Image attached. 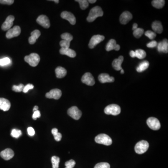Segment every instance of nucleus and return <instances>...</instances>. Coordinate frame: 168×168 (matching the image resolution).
<instances>
[{"label": "nucleus", "instance_id": "f257e3e1", "mask_svg": "<svg viewBox=\"0 0 168 168\" xmlns=\"http://www.w3.org/2000/svg\"><path fill=\"white\" fill-rule=\"evenodd\" d=\"M103 11L102 9L99 6H95L92 8L90 11L87 21L88 22H93L98 17L103 16Z\"/></svg>", "mask_w": 168, "mask_h": 168}, {"label": "nucleus", "instance_id": "f03ea898", "mask_svg": "<svg viewBox=\"0 0 168 168\" xmlns=\"http://www.w3.org/2000/svg\"><path fill=\"white\" fill-rule=\"evenodd\" d=\"M25 61L29 64L30 66L36 67L38 65L40 60V57L37 53H32L29 56H26L24 57Z\"/></svg>", "mask_w": 168, "mask_h": 168}, {"label": "nucleus", "instance_id": "7ed1b4c3", "mask_svg": "<svg viewBox=\"0 0 168 168\" xmlns=\"http://www.w3.org/2000/svg\"><path fill=\"white\" fill-rule=\"evenodd\" d=\"M95 141L97 144L106 146L110 145L112 144V140L110 137L104 134H99L95 137Z\"/></svg>", "mask_w": 168, "mask_h": 168}, {"label": "nucleus", "instance_id": "20e7f679", "mask_svg": "<svg viewBox=\"0 0 168 168\" xmlns=\"http://www.w3.org/2000/svg\"><path fill=\"white\" fill-rule=\"evenodd\" d=\"M149 147V144L148 141L144 140H142L137 143L135 146L134 149L136 153L138 154H142L144 153L148 150Z\"/></svg>", "mask_w": 168, "mask_h": 168}, {"label": "nucleus", "instance_id": "39448f33", "mask_svg": "<svg viewBox=\"0 0 168 168\" xmlns=\"http://www.w3.org/2000/svg\"><path fill=\"white\" fill-rule=\"evenodd\" d=\"M121 109L119 106L116 104H111L106 107L104 109L105 113L108 115L117 116L120 114Z\"/></svg>", "mask_w": 168, "mask_h": 168}, {"label": "nucleus", "instance_id": "423d86ee", "mask_svg": "<svg viewBox=\"0 0 168 168\" xmlns=\"http://www.w3.org/2000/svg\"><path fill=\"white\" fill-rule=\"evenodd\" d=\"M67 113L70 116L76 120H79L82 116V112L76 106L70 108L67 111Z\"/></svg>", "mask_w": 168, "mask_h": 168}, {"label": "nucleus", "instance_id": "0eeeda50", "mask_svg": "<svg viewBox=\"0 0 168 168\" xmlns=\"http://www.w3.org/2000/svg\"><path fill=\"white\" fill-rule=\"evenodd\" d=\"M147 124L149 128L154 130H157L161 128L160 121L155 117H150L147 121Z\"/></svg>", "mask_w": 168, "mask_h": 168}, {"label": "nucleus", "instance_id": "6e6552de", "mask_svg": "<svg viewBox=\"0 0 168 168\" xmlns=\"http://www.w3.org/2000/svg\"><path fill=\"white\" fill-rule=\"evenodd\" d=\"M105 37L102 35H94L90 39L88 46L90 49L94 48L98 44L101 43L104 40Z\"/></svg>", "mask_w": 168, "mask_h": 168}, {"label": "nucleus", "instance_id": "1a4fd4ad", "mask_svg": "<svg viewBox=\"0 0 168 168\" xmlns=\"http://www.w3.org/2000/svg\"><path fill=\"white\" fill-rule=\"evenodd\" d=\"M21 32V30L20 27L19 26H15L13 28L8 30L6 36L8 39L17 37L20 35Z\"/></svg>", "mask_w": 168, "mask_h": 168}, {"label": "nucleus", "instance_id": "9d476101", "mask_svg": "<svg viewBox=\"0 0 168 168\" xmlns=\"http://www.w3.org/2000/svg\"><path fill=\"white\" fill-rule=\"evenodd\" d=\"M81 81L84 84L90 86H93L95 84V80L93 76L90 73H86L83 75Z\"/></svg>", "mask_w": 168, "mask_h": 168}, {"label": "nucleus", "instance_id": "9b49d317", "mask_svg": "<svg viewBox=\"0 0 168 168\" xmlns=\"http://www.w3.org/2000/svg\"><path fill=\"white\" fill-rule=\"evenodd\" d=\"M62 96V92L58 89H53L45 94V96L49 99H54L58 100Z\"/></svg>", "mask_w": 168, "mask_h": 168}, {"label": "nucleus", "instance_id": "f8f14e48", "mask_svg": "<svg viewBox=\"0 0 168 168\" xmlns=\"http://www.w3.org/2000/svg\"><path fill=\"white\" fill-rule=\"evenodd\" d=\"M61 17L63 19H65L72 25H74L76 22V19L75 16L72 13L68 11H63L61 14Z\"/></svg>", "mask_w": 168, "mask_h": 168}, {"label": "nucleus", "instance_id": "ddd939ff", "mask_svg": "<svg viewBox=\"0 0 168 168\" xmlns=\"http://www.w3.org/2000/svg\"><path fill=\"white\" fill-rule=\"evenodd\" d=\"M37 22L41 26L45 28L48 29L50 27V22L49 19L47 16L45 15H41L39 16L37 19Z\"/></svg>", "mask_w": 168, "mask_h": 168}, {"label": "nucleus", "instance_id": "4468645a", "mask_svg": "<svg viewBox=\"0 0 168 168\" xmlns=\"http://www.w3.org/2000/svg\"><path fill=\"white\" fill-rule=\"evenodd\" d=\"M15 20V17L13 16H8L6 19L5 21L2 24L1 29L4 31L9 30L13 25V22Z\"/></svg>", "mask_w": 168, "mask_h": 168}, {"label": "nucleus", "instance_id": "2eb2a0df", "mask_svg": "<svg viewBox=\"0 0 168 168\" xmlns=\"http://www.w3.org/2000/svg\"><path fill=\"white\" fill-rule=\"evenodd\" d=\"M132 15L129 11H125L120 16V22L122 24H126L132 19Z\"/></svg>", "mask_w": 168, "mask_h": 168}, {"label": "nucleus", "instance_id": "dca6fc26", "mask_svg": "<svg viewBox=\"0 0 168 168\" xmlns=\"http://www.w3.org/2000/svg\"><path fill=\"white\" fill-rule=\"evenodd\" d=\"M0 156L5 160H9L13 157L14 152L12 149L8 148L1 151L0 153Z\"/></svg>", "mask_w": 168, "mask_h": 168}, {"label": "nucleus", "instance_id": "f3484780", "mask_svg": "<svg viewBox=\"0 0 168 168\" xmlns=\"http://www.w3.org/2000/svg\"><path fill=\"white\" fill-rule=\"evenodd\" d=\"M157 50L159 52L167 53L168 52V41L167 39L159 42L157 45Z\"/></svg>", "mask_w": 168, "mask_h": 168}, {"label": "nucleus", "instance_id": "a211bd4d", "mask_svg": "<svg viewBox=\"0 0 168 168\" xmlns=\"http://www.w3.org/2000/svg\"><path fill=\"white\" fill-rule=\"evenodd\" d=\"M106 49L108 52H109L110 50H113L118 51L120 50V46L116 44V42L114 39H110L108 42V44L106 45Z\"/></svg>", "mask_w": 168, "mask_h": 168}, {"label": "nucleus", "instance_id": "6ab92c4d", "mask_svg": "<svg viewBox=\"0 0 168 168\" xmlns=\"http://www.w3.org/2000/svg\"><path fill=\"white\" fill-rule=\"evenodd\" d=\"M100 82L102 83H111L114 81V78L107 73H101L98 77Z\"/></svg>", "mask_w": 168, "mask_h": 168}, {"label": "nucleus", "instance_id": "aec40b11", "mask_svg": "<svg viewBox=\"0 0 168 168\" xmlns=\"http://www.w3.org/2000/svg\"><path fill=\"white\" fill-rule=\"evenodd\" d=\"M123 60L124 57L122 56H120L118 58L115 59L112 63L113 68L116 71H121L123 69L121 67V64L123 62Z\"/></svg>", "mask_w": 168, "mask_h": 168}, {"label": "nucleus", "instance_id": "412c9836", "mask_svg": "<svg viewBox=\"0 0 168 168\" xmlns=\"http://www.w3.org/2000/svg\"><path fill=\"white\" fill-rule=\"evenodd\" d=\"M11 106L10 101L7 99L0 98V109L4 111H7L9 110Z\"/></svg>", "mask_w": 168, "mask_h": 168}, {"label": "nucleus", "instance_id": "4be33fe9", "mask_svg": "<svg viewBox=\"0 0 168 168\" xmlns=\"http://www.w3.org/2000/svg\"><path fill=\"white\" fill-rule=\"evenodd\" d=\"M41 35V32L38 29L34 30L31 33V36L29 38V42L31 45L35 44L37 39Z\"/></svg>", "mask_w": 168, "mask_h": 168}, {"label": "nucleus", "instance_id": "5701e85b", "mask_svg": "<svg viewBox=\"0 0 168 168\" xmlns=\"http://www.w3.org/2000/svg\"><path fill=\"white\" fill-rule=\"evenodd\" d=\"M62 55H65L70 57H74L76 56V53L74 50L70 48H61L60 50Z\"/></svg>", "mask_w": 168, "mask_h": 168}, {"label": "nucleus", "instance_id": "b1692460", "mask_svg": "<svg viewBox=\"0 0 168 168\" xmlns=\"http://www.w3.org/2000/svg\"><path fill=\"white\" fill-rule=\"evenodd\" d=\"M152 28L154 32L161 34L163 31V27L160 22L156 21L152 24Z\"/></svg>", "mask_w": 168, "mask_h": 168}, {"label": "nucleus", "instance_id": "393cba45", "mask_svg": "<svg viewBox=\"0 0 168 168\" xmlns=\"http://www.w3.org/2000/svg\"><path fill=\"white\" fill-rule=\"evenodd\" d=\"M56 77L57 78H61L65 77L67 74V71L65 68L61 66H58L55 69Z\"/></svg>", "mask_w": 168, "mask_h": 168}, {"label": "nucleus", "instance_id": "a878e982", "mask_svg": "<svg viewBox=\"0 0 168 168\" xmlns=\"http://www.w3.org/2000/svg\"><path fill=\"white\" fill-rule=\"evenodd\" d=\"M149 63L148 61H144L139 64V66L136 68L137 72L138 73H141L145 71L149 66Z\"/></svg>", "mask_w": 168, "mask_h": 168}, {"label": "nucleus", "instance_id": "bb28decb", "mask_svg": "<svg viewBox=\"0 0 168 168\" xmlns=\"http://www.w3.org/2000/svg\"><path fill=\"white\" fill-rule=\"evenodd\" d=\"M153 6L155 8L160 9L164 7L165 4V1L164 0H154L151 2Z\"/></svg>", "mask_w": 168, "mask_h": 168}, {"label": "nucleus", "instance_id": "cd10ccee", "mask_svg": "<svg viewBox=\"0 0 168 168\" xmlns=\"http://www.w3.org/2000/svg\"><path fill=\"white\" fill-rule=\"evenodd\" d=\"M134 52H135V54H136V57L139 58L140 60L144 59L146 56V53L143 50H137Z\"/></svg>", "mask_w": 168, "mask_h": 168}, {"label": "nucleus", "instance_id": "c85d7f7f", "mask_svg": "<svg viewBox=\"0 0 168 168\" xmlns=\"http://www.w3.org/2000/svg\"><path fill=\"white\" fill-rule=\"evenodd\" d=\"M52 134L54 136V139L56 140V141H60L62 139L61 134L58 132V129L56 128L53 129L52 130Z\"/></svg>", "mask_w": 168, "mask_h": 168}, {"label": "nucleus", "instance_id": "c756f323", "mask_svg": "<svg viewBox=\"0 0 168 168\" xmlns=\"http://www.w3.org/2000/svg\"><path fill=\"white\" fill-rule=\"evenodd\" d=\"M52 168H59V164L60 162V158L56 156H53L52 157Z\"/></svg>", "mask_w": 168, "mask_h": 168}, {"label": "nucleus", "instance_id": "7c9ffc66", "mask_svg": "<svg viewBox=\"0 0 168 168\" xmlns=\"http://www.w3.org/2000/svg\"><path fill=\"white\" fill-rule=\"evenodd\" d=\"M144 29L142 28H137L136 29L134 30L133 35L134 37L137 38L141 37L144 34Z\"/></svg>", "mask_w": 168, "mask_h": 168}, {"label": "nucleus", "instance_id": "2f4dec72", "mask_svg": "<svg viewBox=\"0 0 168 168\" xmlns=\"http://www.w3.org/2000/svg\"><path fill=\"white\" fill-rule=\"evenodd\" d=\"M75 1L79 3L80 7L83 10H85L88 7L89 3L88 2V1H86V0H76Z\"/></svg>", "mask_w": 168, "mask_h": 168}, {"label": "nucleus", "instance_id": "473e14b6", "mask_svg": "<svg viewBox=\"0 0 168 168\" xmlns=\"http://www.w3.org/2000/svg\"><path fill=\"white\" fill-rule=\"evenodd\" d=\"M61 37L62 39L64 40L69 42H71V41H72L73 39V36L68 33H65L62 34L61 36Z\"/></svg>", "mask_w": 168, "mask_h": 168}, {"label": "nucleus", "instance_id": "72a5a7b5", "mask_svg": "<svg viewBox=\"0 0 168 168\" xmlns=\"http://www.w3.org/2000/svg\"><path fill=\"white\" fill-rule=\"evenodd\" d=\"M22 134V131L17 129H13L11 131V136L14 138H18Z\"/></svg>", "mask_w": 168, "mask_h": 168}, {"label": "nucleus", "instance_id": "f704fd0d", "mask_svg": "<svg viewBox=\"0 0 168 168\" xmlns=\"http://www.w3.org/2000/svg\"><path fill=\"white\" fill-rule=\"evenodd\" d=\"M145 35L151 40L154 39L157 36L156 33L151 30H147V32L145 33Z\"/></svg>", "mask_w": 168, "mask_h": 168}, {"label": "nucleus", "instance_id": "c9c22d12", "mask_svg": "<svg viewBox=\"0 0 168 168\" xmlns=\"http://www.w3.org/2000/svg\"><path fill=\"white\" fill-rule=\"evenodd\" d=\"M24 87V86L22 84H20L18 85H14L12 87V90L16 92L20 93L23 91Z\"/></svg>", "mask_w": 168, "mask_h": 168}, {"label": "nucleus", "instance_id": "e433bc0d", "mask_svg": "<svg viewBox=\"0 0 168 168\" xmlns=\"http://www.w3.org/2000/svg\"><path fill=\"white\" fill-rule=\"evenodd\" d=\"M94 168H110V165L108 162H100L97 164Z\"/></svg>", "mask_w": 168, "mask_h": 168}, {"label": "nucleus", "instance_id": "4c0bfd02", "mask_svg": "<svg viewBox=\"0 0 168 168\" xmlns=\"http://www.w3.org/2000/svg\"><path fill=\"white\" fill-rule=\"evenodd\" d=\"M76 164V162L73 160H70L65 163V168H73Z\"/></svg>", "mask_w": 168, "mask_h": 168}, {"label": "nucleus", "instance_id": "58836bf2", "mask_svg": "<svg viewBox=\"0 0 168 168\" xmlns=\"http://www.w3.org/2000/svg\"><path fill=\"white\" fill-rule=\"evenodd\" d=\"M60 45L63 48H69L70 42L62 40L60 42Z\"/></svg>", "mask_w": 168, "mask_h": 168}, {"label": "nucleus", "instance_id": "ea45409f", "mask_svg": "<svg viewBox=\"0 0 168 168\" xmlns=\"http://www.w3.org/2000/svg\"><path fill=\"white\" fill-rule=\"evenodd\" d=\"M10 63V60L9 57H5L0 60V65L4 66L7 65Z\"/></svg>", "mask_w": 168, "mask_h": 168}, {"label": "nucleus", "instance_id": "a19ab883", "mask_svg": "<svg viewBox=\"0 0 168 168\" xmlns=\"http://www.w3.org/2000/svg\"><path fill=\"white\" fill-rule=\"evenodd\" d=\"M34 85L32 84H29L27 85L24 87V89L22 92H24V93H28V91H29V90L33 89Z\"/></svg>", "mask_w": 168, "mask_h": 168}, {"label": "nucleus", "instance_id": "79ce46f5", "mask_svg": "<svg viewBox=\"0 0 168 168\" xmlns=\"http://www.w3.org/2000/svg\"><path fill=\"white\" fill-rule=\"evenodd\" d=\"M158 43L156 41L153 40L152 41L149 42V43L147 44V46L148 48H155V47H157Z\"/></svg>", "mask_w": 168, "mask_h": 168}, {"label": "nucleus", "instance_id": "37998d69", "mask_svg": "<svg viewBox=\"0 0 168 168\" xmlns=\"http://www.w3.org/2000/svg\"><path fill=\"white\" fill-rule=\"evenodd\" d=\"M14 1V0H0V4H3L10 5L13 4Z\"/></svg>", "mask_w": 168, "mask_h": 168}, {"label": "nucleus", "instance_id": "c03bdc74", "mask_svg": "<svg viewBox=\"0 0 168 168\" xmlns=\"http://www.w3.org/2000/svg\"><path fill=\"white\" fill-rule=\"evenodd\" d=\"M41 113L40 112L39 110L35 111L34 112L32 116V118L33 120H36L38 118L40 117Z\"/></svg>", "mask_w": 168, "mask_h": 168}, {"label": "nucleus", "instance_id": "a18cd8bd", "mask_svg": "<svg viewBox=\"0 0 168 168\" xmlns=\"http://www.w3.org/2000/svg\"><path fill=\"white\" fill-rule=\"evenodd\" d=\"M27 131H28V134L29 136H34L35 134V130L32 127H29L27 129Z\"/></svg>", "mask_w": 168, "mask_h": 168}, {"label": "nucleus", "instance_id": "49530a36", "mask_svg": "<svg viewBox=\"0 0 168 168\" xmlns=\"http://www.w3.org/2000/svg\"><path fill=\"white\" fill-rule=\"evenodd\" d=\"M130 56L131 57H133V58H134V57H136V54H135V52L133 51V50H131V52H130Z\"/></svg>", "mask_w": 168, "mask_h": 168}, {"label": "nucleus", "instance_id": "de8ad7c7", "mask_svg": "<svg viewBox=\"0 0 168 168\" xmlns=\"http://www.w3.org/2000/svg\"><path fill=\"white\" fill-rule=\"evenodd\" d=\"M138 28V24L136 23H134L133 25L132 29L133 30H135L137 28Z\"/></svg>", "mask_w": 168, "mask_h": 168}, {"label": "nucleus", "instance_id": "09e8293b", "mask_svg": "<svg viewBox=\"0 0 168 168\" xmlns=\"http://www.w3.org/2000/svg\"><path fill=\"white\" fill-rule=\"evenodd\" d=\"M96 0H89L88 1V2L90 4H94L95 2H96Z\"/></svg>", "mask_w": 168, "mask_h": 168}, {"label": "nucleus", "instance_id": "8fccbe9b", "mask_svg": "<svg viewBox=\"0 0 168 168\" xmlns=\"http://www.w3.org/2000/svg\"><path fill=\"white\" fill-rule=\"evenodd\" d=\"M38 110V107L37 106H34L33 108V112H35V111H37V110Z\"/></svg>", "mask_w": 168, "mask_h": 168}, {"label": "nucleus", "instance_id": "3c124183", "mask_svg": "<svg viewBox=\"0 0 168 168\" xmlns=\"http://www.w3.org/2000/svg\"><path fill=\"white\" fill-rule=\"evenodd\" d=\"M54 1V2H55L56 4H58L59 2H60V1H59L58 0H53V1Z\"/></svg>", "mask_w": 168, "mask_h": 168}, {"label": "nucleus", "instance_id": "603ef678", "mask_svg": "<svg viewBox=\"0 0 168 168\" xmlns=\"http://www.w3.org/2000/svg\"><path fill=\"white\" fill-rule=\"evenodd\" d=\"M121 74H124V70H123V69L121 70Z\"/></svg>", "mask_w": 168, "mask_h": 168}]
</instances>
